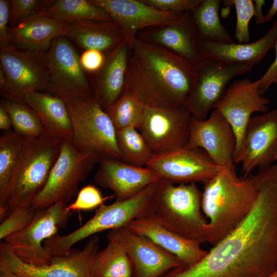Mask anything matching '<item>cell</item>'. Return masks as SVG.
Instances as JSON below:
<instances>
[{"label":"cell","mask_w":277,"mask_h":277,"mask_svg":"<svg viewBox=\"0 0 277 277\" xmlns=\"http://www.w3.org/2000/svg\"><path fill=\"white\" fill-rule=\"evenodd\" d=\"M250 176L258 195L248 214L200 261L169 277H268L277 270V162Z\"/></svg>","instance_id":"cell-1"},{"label":"cell","mask_w":277,"mask_h":277,"mask_svg":"<svg viewBox=\"0 0 277 277\" xmlns=\"http://www.w3.org/2000/svg\"><path fill=\"white\" fill-rule=\"evenodd\" d=\"M195 66L177 54L136 38L130 49L125 91L146 106L173 108L185 106Z\"/></svg>","instance_id":"cell-2"},{"label":"cell","mask_w":277,"mask_h":277,"mask_svg":"<svg viewBox=\"0 0 277 277\" xmlns=\"http://www.w3.org/2000/svg\"><path fill=\"white\" fill-rule=\"evenodd\" d=\"M258 195L251 176L240 177L235 166L224 167L204 183L202 210L208 219L206 243L216 245L248 214Z\"/></svg>","instance_id":"cell-3"},{"label":"cell","mask_w":277,"mask_h":277,"mask_svg":"<svg viewBox=\"0 0 277 277\" xmlns=\"http://www.w3.org/2000/svg\"><path fill=\"white\" fill-rule=\"evenodd\" d=\"M64 138L47 130L39 137L25 138L8 186L5 219L15 209L32 205L48 181Z\"/></svg>","instance_id":"cell-4"},{"label":"cell","mask_w":277,"mask_h":277,"mask_svg":"<svg viewBox=\"0 0 277 277\" xmlns=\"http://www.w3.org/2000/svg\"><path fill=\"white\" fill-rule=\"evenodd\" d=\"M149 215L183 238L206 243L208 222L195 183L175 185L164 179L156 182Z\"/></svg>","instance_id":"cell-5"},{"label":"cell","mask_w":277,"mask_h":277,"mask_svg":"<svg viewBox=\"0 0 277 277\" xmlns=\"http://www.w3.org/2000/svg\"><path fill=\"white\" fill-rule=\"evenodd\" d=\"M71 120L74 147L97 163L121 160L117 130L109 114L92 96L62 98Z\"/></svg>","instance_id":"cell-6"},{"label":"cell","mask_w":277,"mask_h":277,"mask_svg":"<svg viewBox=\"0 0 277 277\" xmlns=\"http://www.w3.org/2000/svg\"><path fill=\"white\" fill-rule=\"evenodd\" d=\"M155 183L128 200L101 205L94 215L79 228L65 235L57 233L46 240L43 243L46 252L51 256L67 255L75 244L84 239L103 231L127 226L133 220L149 215Z\"/></svg>","instance_id":"cell-7"},{"label":"cell","mask_w":277,"mask_h":277,"mask_svg":"<svg viewBox=\"0 0 277 277\" xmlns=\"http://www.w3.org/2000/svg\"><path fill=\"white\" fill-rule=\"evenodd\" d=\"M96 163L89 155L78 151L71 138H64L48 181L32 206L44 210L60 201L68 204L77 194L79 184Z\"/></svg>","instance_id":"cell-8"},{"label":"cell","mask_w":277,"mask_h":277,"mask_svg":"<svg viewBox=\"0 0 277 277\" xmlns=\"http://www.w3.org/2000/svg\"><path fill=\"white\" fill-rule=\"evenodd\" d=\"M0 68L6 78L3 98L23 102L31 92L47 90L49 73L44 54L18 49L12 44L0 47Z\"/></svg>","instance_id":"cell-9"},{"label":"cell","mask_w":277,"mask_h":277,"mask_svg":"<svg viewBox=\"0 0 277 277\" xmlns=\"http://www.w3.org/2000/svg\"><path fill=\"white\" fill-rule=\"evenodd\" d=\"M72 211L67 204L58 202L44 210H37L31 224L24 230L6 238L4 242L15 255L24 262L37 266L50 264L52 256L46 252L43 243L65 228Z\"/></svg>","instance_id":"cell-10"},{"label":"cell","mask_w":277,"mask_h":277,"mask_svg":"<svg viewBox=\"0 0 277 277\" xmlns=\"http://www.w3.org/2000/svg\"><path fill=\"white\" fill-rule=\"evenodd\" d=\"M254 66L230 64L204 57L195 65L193 86L185 106L191 116L205 120L234 77L250 71Z\"/></svg>","instance_id":"cell-11"},{"label":"cell","mask_w":277,"mask_h":277,"mask_svg":"<svg viewBox=\"0 0 277 277\" xmlns=\"http://www.w3.org/2000/svg\"><path fill=\"white\" fill-rule=\"evenodd\" d=\"M100 239L93 235L82 250L52 256L50 264L37 266L18 258L5 242L0 243V268L27 277H92L91 267L100 250Z\"/></svg>","instance_id":"cell-12"},{"label":"cell","mask_w":277,"mask_h":277,"mask_svg":"<svg viewBox=\"0 0 277 277\" xmlns=\"http://www.w3.org/2000/svg\"><path fill=\"white\" fill-rule=\"evenodd\" d=\"M49 73L47 90L62 98L92 96L80 56L65 35L55 38L44 54Z\"/></svg>","instance_id":"cell-13"},{"label":"cell","mask_w":277,"mask_h":277,"mask_svg":"<svg viewBox=\"0 0 277 277\" xmlns=\"http://www.w3.org/2000/svg\"><path fill=\"white\" fill-rule=\"evenodd\" d=\"M191 117L186 106L173 108L146 106L138 130L153 155L163 154L187 146Z\"/></svg>","instance_id":"cell-14"},{"label":"cell","mask_w":277,"mask_h":277,"mask_svg":"<svg viewBox=\"0 0 277 277\" xmlns=\"http://www.w3.org/2000/svg\"><path fill=\"white\" fill-rule=\"evenodd\" d=\"M258 81L249 78L234 81L226 88L214 107L228 121L236 136L234 163L241 150L249 121L254 112L268 111L270 100L263 95Z\"/></svg>","instance_id":"cell-15"},{"label":"cell","mask_w":277,"mask_h":277,"mask_svg":"<svg viewBox=\"0 0 277 277\" xmlns=\"http://www.w3.org/2000/svg\"><path fill=\"white\" fill-rule=\"evenodd\" d=\"M146 167L161 179L177 184H204L224 167L216 165L203 149L187 147L163 154L153 155Z\"/></svg>","instance_id":"cell-16"},{"label":"cell","mask_w":277,"mask_h":277,"mask_svg":"<svg viewBox=\"0 0 277 277\" xmlns=\"http://www.w3.org/2000/svg\"><path fill=\"white\" fill-rule=\"evenodd\" d=\"M276 162L277 107L251 117L234 164L241 165V172L246 177L253 170L267 168Z\"/></svg>","instance_id":"cell-17"},{"label":"cell","mask_w":277,"mask_h":277,"mask_svg":"<svg viewBox=\"0 0 277 277\" xmlns=\"http://www.w3.org/2000/svg\"><path fill=\"white\" fill-rule=\"evenodd\" d=\"M236 136L231 125L216 110L208 117L197 120L191 116L189 138L186 147L200 148L221 167L235 166Z\"/></svg>","instance_id":"cell-18"},{"label":"cell","mask_w":277,"mask_h":277,"mask_svg":"<svg viewBox=\"0 0 277 277\" xmlns=\"http://www.w3.org/2000/svg\"><path fill=\"white\" fill-rule=\"evenodd\" d=\"M108 234L124 247L131 264L132 277H160L181 265L174 255L127 226L111 230Z\"/></svg>","instance_id":"cell-19"},{"label":"cell","mask_w":277,"mask_h":277,"mask_svg":"<svg viewBox=\"0 0 277 277\" xmlns=\"http://www.w3.org/2000/svg\"><path fill=\"white\" fill-rule=\"evenodd\" d=\"M106 11L121 28L130 49L137 37L138 30L159 27L177 21L181 15L159 10L143 0H89Z\"/></svg>","instance_id":"cell-20"},{"label":"cell","mask_w":277,"mask_h":277,"mask_svg":"<svg viewBox=\"0 0 277 277\" xmlns=\"http://www.w3.org/2000/svg\"><path fill=\"white\" fill-rule=\"evenodd\" d=\"M98 164L94 181L100 186L112 190L116 201L130 199L161 180L148 167L135 166L121 160H106Z\"/></svg>","instance_id":"cell-21"},{"label":"cell","mask_w":277,"mask_h":277,"mask_svg":"<svg viewBox=\"0 0 277 277\" xmlns=\"http://www.w3.org/2000/svg\"><path fill=\"white\" fill-rule=\"evenodd\" d=\"M127 226L133 232L147 237L174 255L183 266H190L199 262L208 252L201 247V243L177 235L164 227L151 215L133 220Z\"/></svg>","instance_id":"cell-22"},{"label":"cell","mask_w":277,"mask_h":277,"mask_svg":"<svg viewBox=\"0 0 277 277\" xmlns=\"http://www.w3.org/2000/svg\"><path fill=\"white\" fill-rule=\"evenodd\" d=\"M129 53L130 48L124 39L109 52L98 71L92 96L105 111L125 91Z\"/></svg>","instance_id":"cell-23"},{"label":"cell","mask_w":277,"mask_h":277,"mask_svg":"<svg viewBox=\"0 0 277 277\" xmlns=\"http://www.w3.org/2000/svg\"><path fill=\"white\" fill-rule=\"evenodd\" d=\"M67 23L41 12L9 27L11 44L17 48L42 53L53 40L65 34Z\"/></svg>","instance_id":"cell-24"},{"label":"cell","mask_w":277,"mask_h":277,"mask_svg":"<svg viewBox=\"0 0 277 277\" xmlns=\"http://www.w3.org/2000/svg\"><path fill=\"white\" fill-rule=\"evenodd\" d=\"M189 12L176 22L157 27L146 41L164 47L196 65L204 57L197 32Z\"/></svg>","instance_id":"cell-25"},{"label":"cell","mask_w":277,"mask_h":277,"mask_svg":"<svg viewBox=\"0 0 277 277\" xmlns=\"http://www.w3.org/2000/svg\"><path fill=\"white\" fill-rule=\"evenodd\" d=\"M277 40V16L262 37L248 43L215 44L199 42L204 57L230 64H258Z\"/></svg>","instance_id":"cell-26"},{"label":"cell","mask_w":277,"mask_h":277,"mask_svg":"<svg viewBox=\"0 0 277 277\" xmlns=\"http://www.w3.org/2000/svg\"><path fill=\"white\" fill-rule=\"evenodd\" d=\"M64 35L84 50L110 52L124 39L122 30L114 21L79 19L67 23Z\"/></svg>","instance_id":"cell-27"},{"label":"cell","mask_w":277,"mask_h":277,"mask_svg":"<svg viewBox=\"0 0 277 277\" xmlns=\"http://www.w3.org/2000/svg\"><path fill=\"white\" fill-rule=\"evenodd\" d=\"M38 115L47 131L71 138L72 125L67 106L61 97L40 91L27 94L23 100Z\"/></svg>","instance_id":"cell-28"},{"label":"cell","mask_w":277,"mask_h":277,"mask_svg":"<svg viewBox=\"0 0 277 277\" xmlns=\"http://www.w3.org/2000/svg\"><path fill=\"white\" fill-rule=\"evenodd\" d=\"M221 3L220 0H201L190 12L199 42L235 43L220 21L219 12Z\"/></svg>","instance_id":"cell-29"},{"label":"cell","mask_w":277,"mask_h":277,"mask_svg":"<svg viewBox=\"0 0 277 277\" xmlns=\"http://www.w3.org/2000/svg\"><path fill=\"white\" fill-rule=\"evenodd\" d=\"M106 247L96 254L91 267L92 277H132L131 264L124 247L107 234Z\"/></svg>","instance_id":"cell-30"},{"label":"cell","mask_w":277,"mask_h":277,"mask_svg":"<svg viewBox=\"0 0 277 277\" xmlns=\"http://www.w3.org/2000/svg\"><path fill=\"white\" fill-rule=\"evenodd\" d=\"M25 138L14 131H6L0 137V219L6 212L8 186L18 161Z\"/></svg>","instance_id":"cell-31"},{"label":"cell","mask_w":277,"mask_h":277,"mask_svg":"<svg viewBox=\"0 0 277 277\" xmlns=\"http://www.w3.org/2000/svg\"><path fill=\"white\" fill-rule=\"evenodd\" d=\"M66 23L79 19L112 21L102 8L86 0H57L40 11Z\"/></svg>","instance_id":"cell-32"},{"label":"cell","mask_w":277,"mask_h":277,"mask_svg":"<svg viewBox=\"0 0 277 277\" xmlns=\"http://www.w3.org/2000/svg\"><path fill=\"white\" fill-rule=\"evenodd\" d=\"M11 119L13 131L24 138H35L46 131L36 112L26 103L3 98L1 103Z\"/></svg>","instance_id":"cell-33"},{"label":"cell","mask_w":277,"mask_h":277,"mask_svg":"<svg viewBox=\"0 0 277 277\" xmlns=\"http://www.w3.org/2000/svg\"><path fill=\"white\" fill-rule=\"evenodd\" d=\"M121 161L139 167H146L153 155L139 131L134 127L117 130Z\"/></svg>","instance_id":"cell-34"},{"label":"cell","mask_w":277,"mask_h":277,"mask_svg":"<svg viewBox=\"0 0 277 277\" xmlns=\"http://www.w3.org/2000/svg\"><path fill=\"white\" fill-rule=\"evenodd\" d=\"M146 105L134 94L124 91L117 101L106 112L116 130L127 127L138 130L143 120Z\"/></svg>","instance_id":"cell-35"},{"label":"cell","mask_w":277,"mask_h":277,"mask_svg":"<svg viewBox=\"0 0 277 277\" xmlns=\"http://www.w3.org/2000/svg\"><path fill=\"white\" fill-rule=\"evenodd\" d=\"M228 6L235 8L236 22L234 37L239 43H248L250 38L249 24L254 16V5L251 0L224 1Z\"/></svg>","instance_id":"cell-36"},{"label":"cell","mask_w":277,"mask_h":277,"mask_svg":"<svg viewBox=\"0 0 277 277\" xmlns=\"http://www.w3.org/2000/svg\"><path fill=\"white\" fill-rule=\"evenodd\" d=\"M37 209L32 206L12 211L0 225V239L25 230L33 221Z\"/></svg>","instance_id":"cell-37"},{"label":"cell","mask_w":277,"mask_h":277,"mask_svg":"<svg viewBox=\"0 0 277 277\" xmlns=\"http://www.w3.org/2000/svg\"><path fill=\"white\" fill-rule=\"evenodd\" d=\"M54 1L11 0L9 24L12 27L29 16L39 12Z\"/></svg>","instance_id":"cell-38"},{"label":"cell","mask_w":277,"mask_h":277,"mask_svg":"<svg viewBox=\"0 0 277 277\" xmlns=\"http://www.w3.org/2000/svg\"><path fill=\"white\" fill-rule=\"evenodd\" d=\"M110 197H104L100 190L93 185H87L78 192L75 201L67 205L70 211L91 210L103 204Z\"/></svg>","instance_id":"cell-39"},{"label":"cell","mask_w":277,"mask_h":277,"mask_svg":"<svg viewBox=\"0 0 277 277\" xmlns=\"http://www.w3.org/2000/svg\"><path fill=\"white\" fill-rule=\"evenodd\" d=\"M201 0H143L152 7L166 12L180 14L190 12Z\"/></svg>","instance_id":"cell-40"},{"label":"cell","mask_w":277,"mask_h":277,"mask_svg":"<svg viewBox=\"0 0 277 277\" xmlns=\"http://www.w3.org/2000/svg\"><path fill=\"white\" fill-rule=\"evenodd\" d=\"M105 59L102 51L95 49L84 50L80 56L82 67L85 71L90 72L99 71L103 67Z\"/></svg>","instance_id":"cell-41"},{"label":"cell","mask_w":277,"mask_h":277,"mask_svg":"<svg viewBox=\"0 0 277 277\" xmlns=\"http://www.w3.org/2000/svg\"><path fill=\"white\" fill-rule=\"evenodd\" d=\"M10 1L0 0V47L11 44L9 32L10 15Z\"/></svg>","instance_id":"cell-42"},{"label":"cell","mask_w":277,"mask_h":277,"mask_svg":"<svg viewBox=\"0 0 277 277\" xmlns=\"http://www.w3.org/2000/svg\"><path fill=\"white\" fill-rule=\"evenodd\" d=\"M275 50V57L273 63L269 67L264 74L259 80V88L263 94L273 84L277 85V40L274 47Z\"/></svg>","instance_id":"cell-43"},{"label":"cell","mask_w":277,"mask_h":277,"mask_svg":"<svg viewBox=\"0 0 277 277\" xmlns=\"http://www.w3.org/2000/svg\"><path fill=\"white\" fill-rule=\"evenodd\" d=\"M12 124L11 117L4 106L0 103V129L11 131Z\"/></svg>","instance_id":"cell-44"},{"label":"cell","mask_w":277,"mask_h":277,"mask_svg":"<svg viewBox=\"0 0 277 277\" xmlns=\"http://www.w3.org/2000/svg\"><path fill=\"white\" fill-rule=\"evenodd\" d=\"M254 16L255 23L258 25H261L265 23L264 16L262 12V8L266 4L264 0H254Z\"/></svg>","instance_id":"cell-45"},{"label":"cell","mask_w":277,"mask_h":277,"mask_svg":"<svg viewBox=\"0 0 277 277\" xmlns=\"http://www.w3.org/2000/svg\"><path fill=\"white\" fill-rule=\"evenodd\" d=\"M277 13V0H273L267 14L264 16L265 23L271 21Z\"/></svg>","instance_id":"cell-46"},{"label":"cell","mask_w":277,"mask_h":277,"mask_svg":"<svg viewBox=\"0 0 277 277\" xmlns=\"http://www.w3.org/2000/svg\"><path fill=\"white\" fill-rule=\"evenodd\" d=\"M0 277H27V276L14 273L5 268H0Z\"/></svg>","instance_id":"cell-47"},{"label":"cell","mask_w":277,"mask_h":277,"mask_svg":"<svg viewBox=\"0 0 277 277\" xmlns=\"http://www.w3.org/2000/svg\"><path fill=\"white\" fill-rule=\"evenodd\" d=\"M6 82V78L5 75L0 68V90H2L5 86Z\"/></svg>","instance_id":"cell-48"},{"label":"cell","mask_w":277,"mask_h":277,"mask_svg":"<svg viewBox=\"0 0 277 277\" xmlns=\"http://www.w3.org/2000/svg\"><path fill=\"white\" fill-rule=\"evenodd\" d=\"M268 277H277V270L272 272Z\"/></svg>","instance_id":"cell-49"}]
</instances>
